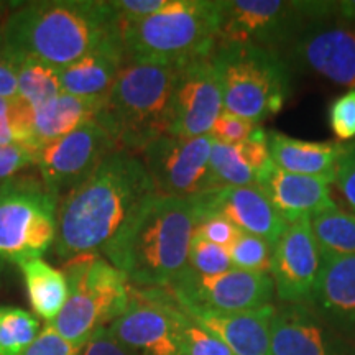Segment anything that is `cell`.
I'll return each instance as SVG.
<instances>
[{"label":"cell","mask_w":355,"mask_h":355,"mask_svg":"<svg viewBox=\"0 0 355 355\" xmlns=\"http://www.w3.org/2000/svg\"><path fill=\"white\" fill-rule=\"evenodd\" d=\"M199 220L194 198L153 193L102 248L105 260L139 288H168L188 265Z\"/></svg>","instance_id":"3957f363"},{"label":"cell","mask_w":355,"mask_h":355,"mask_svg":"<svg viewBox=\"0 0 355 355\" xmlns=\"http://www.w3.org/2000/svg\"><path fill=\"white\" fill-rule=\"evenodd\" d=\"M222 112L220 78L212 55L181 66L173 91L168 135L183 139L209 135Z\"/></svg>","instance_id":"9a60e30c"},{"label":"cell","mask_w":355,"mask_h":355,"mask_svg":"<svg viewBox=\"0 0 355 355\" xmlns=\"http://www.w3.org/2000/svg\"><path fill=\"white\" fill-rule=\"evenodd\" d=\"M275 309V304L241 313H214L183 308L191 319L222 340L234 355H270V334Z\"/></svg>","instance_id":"ffe728a7"},{"label":"cell","mask_w":355,"mask_h":355,"mask_svg":"<svg viewBox=\"0 0 355 355\" xmlns=\"http://www.w3.org/2000/svg\"><path fill=\"white\" fill-rule=\"evenodd\" d=\"M194 235L204 239L206 242L214 243V245L229 248L235 239L241 235V230L222 216L207 214L199 217L196 229H194Z\"/></svg>","instance_id":"836d02e7"},{"label":"cell","mask_w":355,"mask_h":355,"mask_svg":"<svg viewBox=\"0 0 355 355\" xmlns=\"http://www.w3.org/2000/svg\"><path fill=\"white\" fill-rule=\"evenodd\" d=\"M224 110L255 123L283 109L291 71L277 51L245 43H217L212 53Z\"/></svg>","instance_id":"8992f818"},{"label":"cell","mask_w":355,"mask_h":355,"mask_svg":"<svg viewBox=\"0 0 355 355\" xmlns=\"http://www.w3.org/2000/svg\"><path fill=\"white\" fill-rule=\"evenodd\" d=\"M181 308L241 313L273 304L275 285L270 275L232 268L217 275H201L189 266L166 288Z\"/></svg>","instance_id":"8fae6325"},{"label":"cell","mask_w":355,"mask_h":355,"mask_svg":"<svg viewBox=\"0 0 355 355\" xmlns=\"http://www.w3.org/2000/svg\"><path fill=\"white\" fill-rule=\"evenodd\" d=\"M336 17L327 0H219V43L279 51L309 25Z\"/></svg>","instance_id":"9c48e42d"},{"label":"cell","mask_w":355,"mask_h":355,"mask_svg":"<svg viewBox=\"0 0 355 355\" xmlns=\"http://www.w3.org/2000/svg\"><path fill=\"white\" fill-rule=\"evenodd\" d=\"M168 3L170 0H112L110 7L115 13L119 26H122L152 17L168 7Z\"/></svg>","instance_id":"e575fe53"},{"label":"cell","mask_w":355,"mask_h":355,"mask_svg":"<svg viewBox=\"0 0 355 355\" xmlns=\"http://www.w3.org/2000/svg\"><path fill=\"white\" fill-rule=\"evenodd\" d=\"M209 135H163L140 152L157 193L175 198H198L216 189L211 171Z\"/></svg>","instance_id":"7c38bea8"},{"label":"cell","mask_w":355,"mask_h":355,"mask_svg":"<svg viewBox=\"0 0 355 355\" xmlns=\"http://www.w3.org/2000/svg\"><path fill=\"white\" fill-rule=\"evenodd\" d=\"M261 125L230 112H222L212 125L209 137L225 145H241L250 139Z\"/></svg>","instance_id":"1f68e13d"},{"label":"cell","mask_w":355,"mask_h":355,"mask_svg":"<svg viewBox=\"0 0 355 355\" xmlns=\"http://www.w3.org/2000/svg\"><path fill=\"white\" fill-rule=\"evenodd\" d=\"M186 266L201 275H217L234 268L227 248L206 242L198 235L191 239Z\"/></svg>","instance_id":"4dcf8cb0"},{"label":"cell","mask_w":355,"mask_h":355,"mask_svg":"<svg viewBox=\"0 0 355 355\" xmlns=\"http://www.w3.org/2000/svg\"><path fill=\"white\" fill-rule=\"evenodd\" d=\"M321 252L311 227V219L288 224L273 245L270 277L275 296L282 304H308L316 283Z\"/></svg>","instance_id":"2e32d148"},{"label":"cell","mask_w":355,"mask_h":355,"mask_svg":"<svg viewBox=\"0 0 355 355\" xmlns=\"http://www.w3.org/2000/svg\"><path fill=\"white\" fill-rule=\"evenodd\" d=\"M180 68L125 58L97 115L117 150L140 155L153 140L168 135Z\"/></svg>","instance_id":"277c9868"},{"label":"cell","mask_w":355,"mask_h":355,"mask_svg":"<svg viewBox=\"0 0 355 355\" xmlns=\"http://www.w3.org/2000/svg\"><path fill=\"white\" fill-rule=\"evenodd\" d=\"M186 334H188L189 355H234L227 345L189 316L186 321Z\"/></svg>","instance_id":"74e56055"},{"label":"cell","mask_w":355,"mask_h":355,"mask_svg":"<svg viewBox=\"0 0 355 355\" xmlns=\"http://www.w3.org/2000/svg\"><path fill=\"white\" fill-rule=\"evenodd\" d=\"M188 314L166 288L130 285V303L107 327L133 355H189Z\"/></svg>","instance_id":"30bf717a"},{"label":"cell","mask_w":355,"mask_h":355,"mask_svg":"<svg viewBox=\"0 0 355 355\" xmlns=\"http://www.w3.org/2000/svg\"><path fill=\"white\" fill-rule=\"evenodd\" d=\"M194 199L199 217L207 214L222 216L241 232L265 239L272 245L277 243L288 225L257 186L219 188Z\"/></svg>","instance_id":"ac0fdd59"},{"label":"cell","mask_w":355,"mask_h":355,"mask_svg":"<svg viewBox=\"0 0 355 355\" xmlns=\"http://www.w3.org/2000/svg\"><path fill=\"white\" fill-rule=\"evenodd\" d=\"M157 193L140 155L110 153L58 207L55 252L66 261L102 252L137 207Z\"/></svg>","instance_id":"6da1fadb"},{"label":"cell","mask_w":355,"mask_h":355,"mask_svg":"<svg viewBox=\"0 0 355 355\" xmlns=\"http://www.w3.org/2000/svg\"><path fill=\"white\" fill-rule=\"evenodd\" d=\"M114 152L117 146L112 137L99 122L92 121L40 148L35 165L46 189L60 199L61 194L83 183Z\"/></svg>","instance_id":"5bb4252c"},{"label":"cell","mask_w":355,"mask_h":355,"mask_svg":"<svg viewBox=\"0 0 355 355\" xmlns=\"http://www.w3.org/2000/svg\"><path fill=\"white\" fill-rule=\"evenodd\" d=\"M83 349L84 345L69 343L53 329L51 324H48L21 355H81Z\"/></svg>","instance_id":"8d00e7d4"},{"label":"cell","mask_w":355,"mask_h":355,"mask_svg":"<svg viewBox=\"0 0 355 355\" xmlns=\"http://www.w3.org/2000/svg\"><path fill=\"white\" fill-rule=\"evenodd\" d=\"M321 255H355V214L340 207L311 219Z\"/></svg>","instance_id":"484cf974"},{"label":"cell","mask_w":355,"mask_h":355,"mask_svg":"<svg viewBox=\"0 0 355 355\" xmlns=\"http://www.w3.org/2000/svg\"><path fill=\"white\" fill-rule=\"evenodd\" d=\"M68 300L51 324L61 337L86 345L91 337L122 316L130 303V282L97 254L66 261Z\"/></svg>","instance_id":"52a82bcc"},{"label":"cell","mask_w":355,"mask_h":355,"mask_svg":"<svg viewBox=\"0 0 355 355\" xmlns=\"http://www.w3.org/2000/svg\"><path fill=\"white\" fill-rule=\"evenodd\" d=\"M38 334L35 314L17 306H0V355H21Z\"/></svg>","instance_id":"f1b7e54d"},{"label":"cell","mask_w":355,"mask_h":355,"mask_svg":"<svg viewBox=\"0 0 355 355\" xmlns=\"http://www.w3.org/2000/svg\"><path fill=\"white\" fill-rule=\"evenodd\" d=\"M104 97H79L61 92L42 107L35 109L33 146L35 150L69 135L84 123L97 121Z\"/></svg>","instance_id":"cb8c5ba5"},{"label":"cell","mask_w":355,"mask_h":355,"mask_svg":"<svg viewBox=\"0 0 355 355\" xmlns=\"http://www.w3.org/2000/svg\"><path fill=\"white\" fill-rule=\"evenodd\" d=\"M60 199L42 178L15 175L0 184V261L42 259L56 241Z\"/></svg>","instance_id":"ba28073f"},{"label":"cell","mask_w":355,"mask_h":355,"mask_svg":"<svg viewBox=\"0 0 355 355\" xmlns=\"http://www.w3.org/2000/svg\"><path fill=\"white\" fill-rule=\"evenodd\" d=\"M290 71L355 89V25L336 17L318 21L278 51Z\"/></svg>","instance_id":"4fadbf2b"},{"label":"cell","mask_w":355,"mask_h":355,"mask_svg":"<svg viewBox=\"0 0 355 355\" xmlns=\"http://www.w3.org/2000/svg\"><path fill=\"white\" fill-rule=\"evenodd\" d=\"M308 304L339 331H355V255H321Z\"/></svg>","instance_id":"44dd1931"},{"label":"cell","mask_w":355,"mask_h":355,"mask_svg":"<svg viewBox=\"0 0 355 355\" xmlns=\"http://www.w3.org/2000/svg\"><path fill=\"white\" fill-rule=\"evenodd\" d=\"M266 145L273 165L279 170L334 183L337 162L344 148L340 141H308L270 130Z\"/></svg>","instance_id":"603a6c76"},{"label":"cell","mask_w":355,"mask_h":355,"mask_svg":"<svg viewBox=\"0 0 355 355\" xmlns=\"http://www.w3.org/2000/svg\"><path fill=\"white\" fill-rule=\"evenodd\" d=\"M37 163V152L24 145H0V181L19 175Z\"/></svg>","instance_id":"f35d334b"},{"label":"cell","mask_w":355,"mask_h":355,"mask_svg":"<svg viewBox=\"0 0 355 355\" xmlns=\"http://www.w3.org/2000/svg\"><path fill=\"white\" fill-rule=\"evenodd\" d=\"M25 278L26 293L35 314L51 322L68 300V279L60 270L43 259H32L19 265Z\"/></svg>","instance_id":"d4e9b609"},{"label":"cell","mask_w":355,"mask_h":355,"mask_svg":"<svg viewBox=\"0 0 355 355\" xmlns=\"http://www.w3.org/2000/svg\"><path fill=\"white\" fill-rule=\"evenodd\" d=\"M209 165L216 189L257 184V173L243 157L241 145H225L212 140Z\"/></svg>","instance_id":"4316f807"},{"label":"cell","mask_w":355,"mask_h":355,"mask_svg":"<svg viewBox=\"0 0 355 355\" xmlns=\"http://www.w3.org/2000/svg\"><path fill=\"white\" fill-rule=\"evenodd\" d=\"M227 250L234 268L242 272L270 275L273 245L265 239L241 232Z\"/></svg>","instance_id":"f546056e"},{"label":"cell","mask_w":355,"mask_h":355,"mask_svg":"<svg viewBox=\"0 0 355 355\" xmlns=\"http://www.w3.org/2000/svg\"><path fill=\"white\" fill-rule=\"evenodd\" d=\"M329 125L340 144L355 140V89H350L331 102Z\"/></svg>","instance_id":"d6a6232c"},{"label":"cell","mask_w":355,"mask_h":355,"mask_svg":"<svg viewBox=\"0 0 355 355\" xmlns=\"http://www.w3.org/2000/svg\"><path fill=\"white\" fill-rule=\"evenodd\" d=\"M257 188L265 194L273 209L286 224L339 207L332 198L331 183L321 178L293 175L279 170L273 162L257 180Z\"/></svg>","instance_id":"d6986e66"},{"label":"cell","mask_w":355,"mask_h":355,"mask_svg":"<svg viewBox=\"0 0 355 355\" xmlns=\"http://www.w3.org/2000/svg\"><path fill=\"white\" fill-rule=\"evenodd\" d=\"M334 184L355 214V140L344 144L337 162Z\"/></svg>","instance_id":"d590c367"},{"label":"cell","mask_w":355,"mask_h":355,"mask_svg":"<svg viewBox=\"0 0 355 355\" xmlns=\"http://www.w3.org/2000/svg\"><path fill=\"white\" fill-rule=\"evenodd\" d=\"M270 355H354V349L309 304H282L272 321Z\"/></svg>","instance_id":"e0dca14e"},{"label":"cell","mask_w":355,"mask_h":355,"mask_svg":"<svg viewBox=\"0 0 355 355\" xmlns=\"http://www.w3.org/2000/svg\"><path fill=\"white\" fill-rule=\"evenodd\" d=\"M115 30L119 21L104 0L20 2L0 21V50L15 63L38 61L63 69Z\"/></svg>","instance_id":"7a4b0ae2"},{"label":"cell","mask_w":355,"mask_h":355,"mask_svg":"<svg viewBox=\"0 0 355 355\" xmlns=\"http://www.w3.org/2000/svg\"><path fill=\"white\" fill-rule=\"evenodd\" d=\"M0 97L17 99L19 97V64L0 50Z\"/></svg>","instance_id":"60d3db41"},{"label":"cell","mask_w":355,"mask_h":355,"mask_svg":"<svg viewBox=\"0 0 355 355\" xmlns=\"http://www.w3.org/2000/svg\"><path fill=\"white\" fill-rule=\"evenodd\" d=\"M119 28L127 60L184 66L214 53L219 0H170L155 15Z\"/></svg>","instance_id":"5b68a950"},{"label":"cell","mask_w":355,"mask_h":355,"mask_svg":"<svg viewBox=\"0 0 355 355\" xmlns=\"http://www.w3.org/2000/svg\"><path fill=\"white\" fill-rule=\"evenodd\" d=\"M336 19L355 25V0L336 2Z\"/></svg>","instance_id":"b9f144b4"},{"label":"cell","mask_w":355,"mask_h":355,"mask_svg":"<svg viewBox=\"0 0 355 355\" xmlns=\"http://www.w3.org/2000/svg\"><path fill=\"white\" fill-rule=\"evenodd\" d=\"M123 61L125 51L119 28L73 64L60 69L61 89L66 94L79 97H105Z\"/></svg>","instance_id":"7402d4cb"},{"label":"cell","mask_w":355,"mask_h":355,"mask_svg":"<svg viewBox=\"0 0 355 355\" xmlns=\"http://www.w3.org/2000/svg\"><path fill=\"white\" fill-rule=\"evenodd\" d=\"M19 64V99L33 109L55 99L63 92L60 83V69L38 63L21 61Z\"/></svg>","instance_id":"83f0119b"},{"label":"cell","mask_w":355,"mask_h":355,"mask_svg":"<svg viewBox=\"0 0 355 355\" xmlns=\"http://www.w3.org/2000/svg\"><path fill=\"white\" fill-rule=\"evenodd\" d=\"M13 6H15V2H12V3H3V2H0V21H2V19H3V17H2V13L3 12H8V10H10V8L13 7Z\"/></svg>","instance_id":"7bdbcfd3"},{"label":"cell","mask_w":355,"mask_h":355,"mask_svg":"<svg viewBox=\"0 0 355 355\" xmlns=\"http://www.w3.org/2000/svg\"><path fill=\"white\" fill-rule=\"evenodd\" d=\"M81 355H133L130 350L115 340L107 327L96 332L91 340L84 345Z\"/></svg>","instance_id":"ab89813d"}]
</instances>
